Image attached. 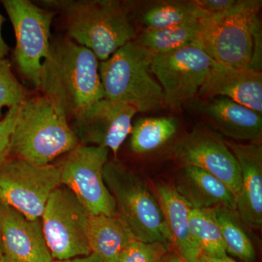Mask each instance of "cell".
Wrapping results in <instances>:
<instances>
[{
    "label": "cell",
    "mask_w": 262,
    "mask_h": 262,
    "mask_svg": "<svg viewBox=\"0 0 262 262\" xmlns=\"http://www.w3.org/2000/svg\"><path fill=\"white\" fill-rule=\"evenodd\" d=\"M239 0H193V3L206 14H218L232 9Z\"/></svg>",
    "instance_id": "30"
},
{
    "label": "cell",
    "mask_w": 262,
    "mask_h": 262,
    "mask_svg": "<svg viewBox=\"0 0 262 262\" xmlns=\"http://www.w3.org/2000/svg\"><path fill=\"white\" fill-rule=\"evenodd\" d=\"M5 21V18L3 15L0 14V58H6L9 53L10 48L8 46L4 39H3V34H2V29H3V24Z\"/></svg>",
    "instance_id": "32"
},
{
    "label": "cell",
    "mask_w": 262,
    "mask_h": 262,
    "mask_svg": "<svg viewBox=\"0 0 262 262\" xmlns=\"http://www.w3.org/2000/svg\"><path fill=\"white\" fill-rule=\"evenodd\" d=\"M176 191L191 209L235 210L236 198L228 187L211 173L184 166L176 179Z\"/></svg>",
    "instance_id": "18"
},
{
    "label": "cell",
    "mask_w": 262,
    "mask_h": 262,
    "mask_svg": "<svg viewBox=\"0 0 262 262\" xmlns=\"http://www.w3.org/2000/svg\"><path fill=\"white\" fill-rule=\"evenodd\" d=\"M86 234L91 253L102 262H119L124 250L135 239L117 215L90 214Z\"/></svg>",
    "instance_id": "20"
},
{
    "label": "cell",
    "mask_w": 262,
    "mask_h": 262,
    "mask_svg": "<svg viewBox=\"0 0 262 262\" xmlns=\"http://www.w3.org/2000/svg\"><path fill=\"white\" fill-rule=\"evenodd\" d=\"M61 185L59 169L53 163L40 166L10 158L0 165V203L29 220L41 219L50 196Z\"/></svg>",
    "instance_id": "9"
},
{
    "label": "cell",
    "mask_w": 262,
    "mask_h": 262,
    "mask_svg": "<svg viewBox=\"0 0 262 262\" xmlns=\"http://www.w3.org/2000/svg\"><path fill=\"white\" fill-rule=\"evenodd\" d=\"M108 153L105 147L80 144L56 164L61 185L72 191L90 214L117 215L115 200L103 179Z\"/></svg>",
    "instance_id": "8"
},
{
    "label": "cell",
    "mask_w": 262,
    "mask_h": 262,
    "mask_svg": "<svg viewBox=\"0 0 262 262\" xmlns=\"http://www.w3.org/2000/svg\"><path fill=\"white\" fill-rule=\"evenodd\" d=\"M200 32L198 19L168 28H144L136 39L151 54H165L198 42Z\"/></svg>",
    "instance_id": "21"
},
{
    "label": "cell",
    "mask_w": 262,
    "mask_h": 262,
    "mask_svg": "<svg viewBox=\"0 0 262 262\" xmlns=\"http://www.w3.org/2000/svg\"><path fill=\"white\" fill-rule=\"evenodd\" d=\"M20 105L8 110L0 120V165L10 158V141L18 121Z\"/></svg>",
    "instance_id": "28"
},
{
    "label": "cell",
    "mask_w": 262,
    "mask_h": 262,
    "mask_svg": "<svg viewBox=\"0 0 262 262\" xmlns=\"http://www.w3.org/2000/svg\"><path fill=\"white\" fill-rule=\"evenodd\" d=\"M178 127V121L172 117L139 119L131 131V149L136 154L155 151L175 136Z\"/></svg>",
    "instance_id": "23"
},
{
    "label": "cell",
    "mask_w": 262,
    "mask_h": 262,
    "mask_svg": "<svg viewBox=\"0 0 262 262\" xmlns=\"http://www.w3.org/2000/svg\"><path fill=\"white\" fill-rule=\"evenodd\" d=\"M214 213L227 253L243 262L254 261L256 258L254 246L237 211L215 208Z\"/></svg>",
    "instance_id": "25"
},
{
    "label": "cell",
    "mask_w": 262,
    "mask_h": 262,
    "mask_svg": "<svg viewBox=\"0 0 262 262\" xmlns=\"http://www.w3.org/2000/svg\"><path fill=\"white\" fill-rule=\"evenodd\" d=\"M139 113L134 106L103 98L70 119V126L81 144L101 146L116 157L132 131V120Z\"/></svg>",
    "instance_id": "13"
},
{
    "label": "cell",
    "mask_w": 262,
    "mask_h": 262,
    "mask_svg": "<svg viewBox=\"0 0 262 262\" xmlns=\"http://www.w3.org/2000/svg\"><path fill=\"white\" fill-rule=\"evenodd\" d=\"M233 153L241 173V184L236 196V211L246 227H262V146L259 141L241 144L225 141Z\"/></svg>",
    "instance_id": "15"
},
{
    "label": "cell",
    "mask_w": 262,
    "mask_h": 262,
    "mask_svg": "<svg viewBox=\"0 0 262 262\" xmlns=\"http://www.w3.org/2000/svg\"><path fill=\"white\" fill-rule=\"evenodd\" d=\"M69 122L43 95L26 98L10 141V158L47 165L80 145Z\"/></svg>",
    "instance_id": "3"
},
{
    "label": "cell",
    "mask_w": 262,
    "mask_h": 262,
    "mask_svg": "<svg viewBox=\"0 0 262 262\" xmlns=\"http://www.w3.org/2000/svg\"><path fill=\"white\" fill-rule=\"evenodd\" d=\"M214 61L198 42L165 54H152L151 71L165 104L179 108L198 94Z\"/></svg>",
    "instance_id": "11"
},
{
    "label": "cell",
    "mask_w": 262,
    "mask_h": 262,
    "mask_svg": "<svg viewBox=\"0 0 262 262\" xmlns=\"http://www.w3.org/2000/svg\"><path fill=\"white\" fill-rule=\"evenodd\" d=\"M89 215L68 188L61 185L53 191L41 217L45 239L53 260L91 254L86 234Z\"/></svg>",
    "instance_id": "10"
},
{
    "label": "cell",
    "mask_w": 262,
    "mask_h": 262,
    "mask_svg": "<svg viewBox=\"0 0 262 262\" xmlns=\"http://www.w3.org/2000/svg\"><path fill=\"white\" fill-rule=\"evenodd\" d=\"M261 0H239L228 11L199 18L198 42L213 61L247 68L252 55V27L261 8Z\"/></svg>",
    "instance_id": "6"
},
{
    "label": "cell",
    "mask_w": 262,
    "mask_h": 262,
    "mask_svg": "<svg viewBox=\"0 0 262 262\" xmlns=\"http://www.w3.org/2000/svg\"><path fill=\"white\" fill-rule=\"evenodd\" d=\"M252 55L247 69L261 72L262 67V30L259 17L255 19L252 27Z\"/></svg>",
    "instance_id": "29"
},
{
    "label": "cell",
    "mask_w": 262,
    "mask_h": 262,
    "mask_svg": "<svg viewBox=\"0 0 262 262\" xmlns=\"http://www.w3.org/2000/svg\"><path fill=\"white\" fill-rule=\"evenodd\" d=\"M175 158L184 166H194L211 173L237 196L241 188L238 163L225 140L205 127H194L173 146Z\"/></svg>",
    "instance_id": "12"
},
{
    "label": "cell",
    "mask_w": 262,
    "mask_h": 262,
    "mask_svg": "<svg viewBox=\"0 0 262 262\" xmlns=\"http://www.w3.org/2000/svg\"><path fill=\"white\" fill-rule=\"evenodd\" d=\"M14 29L15 63L21 75L40 89L42 65L51 48V28L54 13L28 0H3Z\"/></svg>",
    "instance_id": "7"
},
{
    "label": "cell",
    "mask_w": 262,
    "mask_h": 262,
    "mask_svg": "<svg viewBox=\"0 0 262 262\" xmlns=\"http://www.w3.org/2000/svg\"><path fill=\"white\" fill-rule=\"evenodd\" d=\"M3 257V250H2L1 243H0V262H2V259Z\"/></svg>",
    "instance_id": "36"
},
{
    "label": "cell",
    "mask_w": 262,
    "mask_h": 262,
    "mask_svg": "<svg viewBox=\"0 0 262 262\" xmlns=\"http://www.w3.org/2000/svg\"><path fill=\"white\" fill-rule=\"evenodd\" d=\"M189 227L201 254L215 258L227 256L214 209H190Z\"/></svg>",
    "instance_id": "24"
},
{
    "label": "cell",
    "mask_w": 262,
    "mask_h": 262,
    "mask_svg": "<svg viewBox=\"0 0 262 262\" xmlns=\"http://www.w3.org/2000/svg\"><path fill=\"white\" fill-rule=\"evenodd\" d=\"M46 4L64 15L69 38L89 49L98 61L108 59L138 32L124 5L115 0H63Z\"/></svg>",
    "instance_id": "2"
},
{
    "label": "cell",
    "mask_w": 262,
    "mask_h": 262,
    "mask_svg": "<svg viewBox=\"0 0 262 262\" xmlns=\"http://www.w3.org/2000/svg\"><path fill=\"white\" fill-rule=\"evenodd\" d=\"M103 175L115 200L117 216L133 237L170 245L159 202L143 179L117 159L108 160Z\"/></svg>",
    "instance_id": "4"
},
{
    "label": "cell",
    "mask_w": 262,
    "mask_h": 262,
    "mask_svg": "<svg viewBox=\"0 0 262 262\" xmlns=\"http://www.w3.org/2000/svg\"><path fill=\"white\" fill-rule=\"evenodd\" d=\"M165 262H187L177 252L169 253L168 258H166Z\"/></svg>",
    "instance_id": "34"
},
{
    "label": "cell",
    "mask_w": 262,
    "mask_h": 262,
    "mask_svg": "<svg viewBox=\"0 0 262 262\" xmlns=\"http://www.w3.org/2000/svg\"><path fill=\"white\" fill-rule=\"evenodd\" d=\"M204 13L192 1H157L144 7L139 13L144 28L163 29L198 20Z\"/></svg>",
    "instance_id": "22"
},
{
    "label": "cell",
    "mask_w": 262,
    "mask_h": 262,
    "mask_svg": "<svg viewBox=\"0 0 262 262\" xmlns=\"http://www.w3.org/2000/svg\"><path fill=\"white\" fill-rule=\"evenodd\" d=\"M0 243L3 255L18 262H52L42 221L31 220L0 203Z\"/></svg>",
    "instance_id": "14"
},
{
    "label": "cell",
    "mask_w": 262,
    "mask_h": 262,
    "mask_svg": "<svg viewBox=\"0 0 262 262\" xmlns=\"http://www.w3.org/2000/svg\"><path fill=\"white\" fill-rule=\"evenodd\" d=\"M2 262H18L15 261V260L11 259V258L7 257L5 255H3V259H2Z\"/></svg>",
    "instance_id": "35"
},
{
    "label": "cell",
    "mask_w": 262,
    "mask_h": 262,
    "mask_svg": "<svg viewBox=\"0 0 262 262\" xmlns=\"http://www.w3.org/2000/svg\"><path fill=\"white\" fill-rule=\"evenodd\" d=\"M27 98V91L16 78L8 58H0V120L3 110L21 104Z\"/></svg>",
    "instance_id": "26"
},
{
    "label": "cell",
    "mask_w": 262,
    "mask_h": 262,
    "mask_svg": "<svg viewBox=\"0 0 262 262\" xmlns=\"http://www.w3.org/2000/svg\"><path fill=\"white\" fill-rule=\"evenodd\" d=\"M194 106L223 135L236 141L261 140L262 114L222 96L198 101Z\"/></svg>",
    "instance_id": "17"
},
{
    "label": "cell",
    "mask_w": 262,
    "mask_h": 262,
    "mask_svg": "<svg viewBox=\"0 0 262 262\" xmlns=\"http://www.w3.org/2000/svg\"><path fill=\"white\" fill-rule=\"evenodd\" d=\"M198 96L203 99L222 96L262 114V74L214 61Z\"/></svg>",
    "instance_id": "16"
},
{
    "label": "cell",
    "mask_w": 262,
    "mask_h": 262,
    "mask_svg": "<svg viewBox=\"0 0 262 262\" xmlns=\"http://www.w3.org/2000/svg\"><path fill=\"white\" fill-rule=\"evenodd\" d=\"M52 262H102L97 255L91 253L89 256H80L67 260H53Z\"/></svg>",
    "instance_id": "31"
},
{
    "label": "cell",
    "mask_w": 262,
    "mask_h": 262,
    "mask_svg": "<svg viewBox=\"0 0 262 262\" xmlns=\"http://www.w3.org/2000/svg\"><path fill=\"white\" fill-rule=\"evenodd\" d=\"M198 262H237L233 258L229 257L228 255L222 258L210 257L206 255L201 254Z\"/></svg>",
    "instance_id": "33"
},
{
    "label": "cell",
    "mask_w": 262,
    "mask_h": 262,
    "mask_svg": "<svg viewBox=\"0 0 262 262\" xmlns=\"http://www.w3.org/2000/svg\"><path fill=\"white\" fill-rule=\"evenodd\" d=\"M170 245L144 243L133 239L124 250L119 262H165Z\"/></svg>",
    "instance_id": "27"
},
{
    "label": "cell",
    "mask_w": 262,
    "mask_h": 262,
    "mask_svg": "<svg viewBox=\"0 0 262 262\" xmlns=\"http://www.w3.org/2000/svg\"><path fill=\"white\" fill-rule=\"evenodd\" d=\"M151 56L135 39L101 61L99 75L105 98L130 105L139 113L163 107V90L151 73Z\"/></svg>",
    "instance_id": "5"
},
{
    "label": "cell",
    "mask_w": 262,
    "mask_h": 262,
    "mask_svg": "<svg viewBox=\"0 0 262 262\" xmlns=\"http://www.w3.org/2000/svg\"><path fill=\"white\" fill-rule=\"evenodd\" d=\"M164 221L170 234V244L187 262H198L201 253L193 241L189 227L191 208L179 195L174 187L164 183L156 184Z\"/></svg>",
    "instance_id": "19"
},
{
    "label": "cell",
    "mask_w": 262,
    "mask_h": 262,
    "mask_svg": "<svg viewBox=\"0 0 262 262\" xmlns=\"http://www.w3.org/2000/svg\"><path fill=\"white\" fill-rule=\"evenodd\" d=\"M39 91L70 122L84 108L105 98L98 58L70 38L53 41L43 62Z\"/></svg>",
    "instance_id": "1"
}]
</instances>
